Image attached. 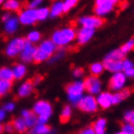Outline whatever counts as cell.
Returning <instances> with one entry per match:
<instances>
[{"label": "cell", "instance_id": "34", "mask_svg": "<svg viewBox=\"0 0 134 134\" xmlns=\"http://www.w3.org/2000/svg\"><path fill=\"white\" fill-rule=\"evenodd\" d=\"M122 132L124 134H134L133 125L131 124H125L122 126Z\"/></svg>", "mask_w": 134, "mask_h": 134}, {"label": "cell", "instance_id": "6", "mask_svg": "<svg viewBox=\"0 0 134 134\" xmlns=\"http://www.w3.org/2000/svg\"><path fill=\"white\" fill-rule=\"evenodd\" d=\"M117 3L115 0H98L96 1L94 12L98 15H104L111 12L115 5Z\"/></svg>", "mask_w": 134, "mask_h": 134}, {"label": "cell", "instance_id": "23", "mask_svg": "<svg viewBox=\"0 0 134 134\" xmlns=\"http://www.w3.org/2000/svg\"><path fill=\"white\" fill-rule=\"evenodd\" d=\"M124 55H125V54L123 53L120 51V49H117V50H115L110 53L105 58V59L113 60V61H123Z\"/></svg>", "mask_w": 134, "mask_h": 134}, {"label": "cell", "instance_id": "10", "mask_svg": "<svg viewBox=\"0 0 134 134\" xmlns=\"http://www.w3.org/2000/svg\"><path fill=\"white\" fill-rule=\"evenodd\" d=\"M126 81V76L122 72H116L111 78L109 82V87L113 90H121Z\"/></svg>", "mask_w": 134, "mask_h": 134}, {"label": "cell", "instance_id": "35", "mask_svg": "<svg viewBox=\"0 0 134 134\" xmlns=\"http://www.w3.org/2000/svg\"><path fill=\"white\" fill-rule=\"evenodd\" d=\"M133 45H134V42H133V39H131L130 41H129L126 44H124L121 48H120V51L126 54L127 52H129V51H131L132 49V47H133Z\"/></svg>", "mask_w": 134, "mask_h": 134}, {"label": "cell", "instance_id": "46", "mask_svg": "<svg viewBox=\"0 0 134 134\" xmlns=\"http://www.w3.org/2000/svg\"><path fill=\"white\" fill-rule=\"evenodd\" d=\"M10 17H11L10 14H9V13H6L5 15H3V16L2 20H3V21L6 22V21H7V20H8L10 19Z\"/></svg>", "mask_w": 134, "mask_h": 134}, {"label": "cell", "instance_id": "15", "mask_svg": "<svg viewBox=\"0 0 134 134\" xmlns=\"http://www.w3.org/2000/svg\"><path fill=\"white\" fill-rule=\"evenodd\" d=\"M23 119L25 122V124L27 127H33L35 126V124L37 122V118L36 116V114L34 112L28 111V110H24L21 113Z\"/></svg>", "mask_w": 134, "mask_h": 134}, {"label": "cell", "instance_id": "27", "mask_svg": "<svg viewBox=\"0 0 134 134\" xmlns=\"http://www.w3.org/2000/svg\"><path fill=\"white\" fill-rule=\"evenodd\" d=\"M3 8L12 11H19L20 8V3L15 0H9L3 4Z\"/></svg>", "mask_w": 134, "mask_h": 134}, {"label": "cell", "instance_id": "33", "mask_svg": "<svg viewBox=\"0 0 134 134\" xmlns=\"http://www.w3.org/2000/svg\"><path fill=\"white\" fill-rule=\"evenodd\" d=\"M41 37V34L37 31H33L28 35V39L29 42H36Z\"/></svg>", "mask_w": 134, "mask_h": 134}, {"label": "cell", "instance_id": "24", "mask_svg": "<svg viewBox=\"0 0 134 134\" xmlns=\"http://www.w3.org/2000/svg\"><path fill=\"white\" fill-rule=\"evenodd\" d=\"M51 129L48 125L46 124H37L34 129L30 132V134H49Z\"/></svg>", "mask_w": 134, "mask_h": 134}, {"label": "cell", "instance_id": "13", "mask_svg": "<svg viewBox=\"0 0 134 134\" xmlns=\"http://www.w3.org/2000/svg\"><path fill=\"white\" fill-rule=\"evenodd\" d=\"M94 30L93 29L83 27L77 34V42L80 44H85L93 37Z\"/></svg>", "mask_w": 134, "mask_h": 134}, {"label": "cell", "instance_id": "20", "mask_svg": "<svg viewBox=\"0 0 134 134\" xmlns=\"http://www.w3.org/2000/svg\"><path fill=\"white\" fill-rule=\"evenodd\" d=\"M106 120L99 119L93 124V129L95 134H104L106 130Z\"/></svg>", "mask_w": 134, "mask_h": 134}, {"label": "cell", "instance_id": "11", "mask_svg": "<svg viewBox=\"0 0 134 134\" xmlns=\"http://www.w3.org/2000/svg\"><path fill=\"white\" fill-rule=\"evenodd\" d=\"M81 25L85 27V28H90V29H94V28H98L101 26L102 24L104 23V20H102L100 17L97 16H85L82 17L79 20Z\"/></svg>", "mask_w": 134, "mask_h": 134}, {"label": "cell", "instance_id": "37", "mask_svg": "<svg viewBox=\"0 0 134 134\" xmlns=\"http://www.w3.org/2000/svg\"><path fill=\"white\" fill-rule=\"evenodd\" d=\"M131 68H132V63L130 60L125 59L122 61V70H127Z\"/></svg>", "mask_w": 134, "mask_h": 134}, {"label": "cell", "instance_id": "3", "mask_svg": "<svg viewBox=\"0 0 134 134\" xmlns=\"http://www.w3.org/2000/svg\"><path fill=\"white\" fill-rule=\"evenodd\" d=\"M34 114L38 115V124H45L52 114V107L48 102L39 101L34 107Z\"/></svg>", "mask_w": 134, "mask_h": 134}, {"label": "cell", "instance_id": "17", "mask_svg": "<svg viewBox=\"0 0 134 134\" xmlns=\"http://www.w3.org/2000/svg\"><path fill=\"white\" fill-rule=\"evenodd\" d=\"M34 85L31 81H27L25 83H24L18 90V94L20 97H26L32 93Z\"/></svg>", "mask_w": 134, "mask_h": 134}, {"label": "cell", "instance_id": "48", "mask_svg": "<svg viewBox=\"0 0 134 134\" xmlns=\"http://www.w3.org/2000/svg\"><path fill=\"white\" fill-rule=\"evenodd\" d=\"M116 134H124V133H123L122 132H118V133H116Z\"/></svg>", "mask_w": 134, "mask_h": 134}, {"label": "cell", "instance_id": "19", "mask_svg": "<svg viewBox=\"0 0 134 134\" xmlns=\"http://www.w3.org/2000/svg\"><path fill=\"white\" fill-rule=\"evenodd\" d=\"M18 27V20L15 17H10V19L6 21L5 31L7 34H13Z\"/></svg>", "mask_w": 134, "mask_h": 134}, {"label": "cell", "instance_id": "42", "mask_svg": "<svg viewBox=\"0 0 134 134\" xmlns=\"http://www.w3.org/2000/svg\"><path fill=\"white\" fill-rule=\"evenodd\" d=\"M4 129H5V131L8 132H13V130H14V128H13V125H12V124L9 123V124H6V125H5V128H4Z\"/></svg>", "mask_w": 134, "mask_h": 134}, {"label": "cell", "instance_id": "2", "mask_svg": "<svg viewBox=\"0 0 134 134\" xmlns=\"http://www.w3.org/2000/svg\"><path fill=\"white\" fill-rule=\"evenodd\" d=\"M75 37V30L72 28H66L55 31L52 35V42L55 46H63L72 42Z\"/></svg>", "mask_w": 134, "mask_h": 134}, {"label": "cell", "instance_id": "21", "mask_svg": "<svg viewBox=\"0 0 134 134\" xmlns=\"http://www.w3.org/2000/svg\"><path fill=\"white\" fill-rule=\"evenodd\" d=\"M12 125H13L14 129H15L20 133L25 132L27 130V126L23 118H17V119L14 120L12 122Z\"/></svg>", "mask_w": 134, "mask_h": 134}, {"label": "cell", "instance_id": "38", "mask_svg": "<svg viewBox=\"0 0 134 134\" xmlns=\"http://www.w3.org/2000/svg\"><path fill=\"white\" fill-rule=\"evenodd\" d=\"M78 134H95V132H94L92 127H88V128L81 130L78 132Z\"/></svg>", "mask_w": 134, "mask_h": 134}, {"label": "cell", "instance_id": "39", "mask_svg": "<svg viewBox=\"0 0 134 134\" xmlns=\"http://www.w3.org/2000/svg\"><path fill=\"white\" fill-rule=\"evenodd\" d=\"M41 3H42V2H41V1H39V0H35V1L30 2V3L27 5L28 9H35V7H37Z\"/></svg>", "mask_w": 134, "mask_h": 134}, {"label": "cell", "instance_id": "18", "mask_svg": "<svg viewBox=\"0 0 134 134\" xmlns=\"http://www.w3.org/2000/svg\"><path fill=\"white\" fill-rule=\"evenodd\" d=\"M130 95V90L129 89H124L120 92H118L112 95V104H118Z\"/></svg>", "mask_w": 134, "mask_h": 134}, {"label": "cell", "instance_id": "31", "mask_svg": "<svg viewBox=\"0 0 134 134\" xmlns=\"http://www.w3.org/2000/svg\"><path fill=\"white\" fill-rule=\"evenodd\" d=\"M71 113H72V110H71V107L69 106H66L64 107L63 109V111L61 112V115H60V120L64 123V122H67L69 118L71 116Z\"/></svg>", "mask_w": 134, "mask_h": 134}, {"label": "cell", "instance_id": "40", "mask_svg": "<svg viewBox=\"0 0 134 134\" xmlns=\"http://www.w3.org/2000/svg\"><path fill=\"white\" fill-rule=\"evenodd\" d=\"M83 73H84V70L81 68H77L74 69V71H73V75L75 76H81L83 75Z\"/></svg>", "mask_w": 134, "mask_h": 134}, {"label": "cell", "instance_id": "30", "mask_svg": "<svg viewBox=\"0 0 134 134\" xmlns=\"http://www.w3.org/2000/svg\"><path fill=\"white\" fill-rule=\"evenodd\" d=\"M37 18V20H44L47 18L50 14V10L46 7H42V8L36 9Z\"/></svg>", "mask_w": 134, "mask_h": 134}, {"label": "cell", "instance_id": "44", "mask_svg": "<svg viewBox=\"0 0 134 134\" xmlns=\"http://www.w3.org/2000/svg\"><path fill=\"white\" fill-rule=\"evenodd\" d=\"M42 80V77L41 76H35L32 81V83H33V85H34V84H37V83H39Z\"/></svg>", "mask_w": 134, "mask_h": 134}, {"label": "cell", "instance_id": "43", "mask_svg": "<svg viewBox=\"0 0 134 134\" xmlns=\"http://www.w3.org/2000/svg\"><path fill=\"white\" fill-rule=\"evenodd\" d=\"M124 72L126 76H133V74H134V69L133 68H129L127 70H124Z\"/></svg>", "mask_w": 134, "mask_h": 134}, {"label": "cell", "instance_id": "8", "mask_svg": "<svg viewBox=\"0 0 134 134\" xmlns=\"http://www.w3.org/2000/svg\"><path fill=\"white\" fill-rule=\"evenodd\" d=\"M84 88L91 94H97L101 90V82L97 76H91L87 77L83 83Z\"/></svg>", "mask_w": 134, "mask_h": 134}, {"label": "cell", "instance_id": "4", "mask_svg": "<svg viewBox=\"0 0 134 134\" xmlns=\"http://www.w3.org/2000/svg\"><path fill=\"white\" fill-rule=\"evenodd\" d=\"M83 82L76 81L69 84L66 87V91L68 93V98L73 104H77L78 102L82 98V93L84 92Z\"/></svg>", "mask_w": 134, "mask_h": 134}, {"label": "cell", "instance_id": "36", "mask_svg": "<svg viewBox=\"0 0 134 134\" xmlns=\"http://www.w3.org/2000/svg\"><path fill=\"white\" fill-rule=\"evenodd\" d=\"M124 120L127 122H129V124H132L134 122V113H133V111H128L127 113H126L124 115Z\"/></svg>", "mask_w": 134, "mask_h": 134}, {"label": "cell", "instance_id": "41", "mask_svg": "<svg viewBox=\"0 0 134 134\" xmlns=\"http://www.w3.org/2000/svg\"><path fill=\"white\" fill-rule=\"evenodd\" d=\"M14 107H15V105H14V103H12V102H8V103L4 105V110L8 111H12V110L14 109Z\"/></svg>", "mask_w": 134, "mask_h": 134}, {"label": "cell", "instance_id": "5", "mask_svg": "<svg viewBox=\"0 0 134 134\" xmlns=\"http://www.w3.org/2000/svg\"><path fill=\"white\" fill-rule=\"evenodd\" d=\"M77 105L81 111L85 112H93L98 108L96 99L91 95H86L85 97H82L78 102Z\"/></svg>", "mask_w": 134, "mask_h": 134}, {"label": "cell", "instance_id": "26", "mask_svg": "<svg viewBox=\"0 0 134 134\" xmlns=\"http://www.w3.org/2000/svg\"><path fill=\"white\" fill-rule=\"evenodd\" d=\"M63 12V3L62 2H55L54 3H53L51 11H50V14L52 17H55L58 16V15H60L61 13Z\"/></svg>", "mask_w": 134, "mask_h": 134}, {"label": "cell", "instance_id": "12", "mask_svg": "<svg viewBox=\"0 0 134 134\" xmlns=\"http://www.w3.org/2000/svg\"><path fill=\"white\" fill-rule=\"evenodd\" d=\"M36 48L32 45V43L27 42L25 44V46L21 51V59L24 62H31L34 60V54Z\"/></svg>", "mask_w": 134, "mask_h": 134}, {"label": "cell", "instance_id": "14", "mask_svg": "<svg viewBox=\"0 0 134 134\" xmlns=\"http://www.w3.org/2000/svg\"><path fill=\"white\" fill-rule=\"evenodd\" d=\"M97 103L102 108H108L112 104V94L108 92L100 93L97 98Z\"/></svg>", "mask_w": 134, "mask_h": 134}, {"label": "cell", "instance_id": "28", "mask_svg": "<svg viewBox=\"0 0 134 134\" xmlns=\"http://www.w3.org/2000/svg\"><path fill=\"white\" fill-rule=\"evenodd\" d=\"M12 88V82L0 80V97L5 95Z\"/></svg>", "mask_w": 134, "mask_h": 134}, {"label": "cell", "instance_id": "22", "mask_svg": "<svg viewBox=\"0 0 134 134\" xmlns=\"http://www.w3.org/2000/svg\"><path fill=\"white\" fill-rule=\"evenodd\" d=\"M13 78L15 79H20L24 76L25 75L26 72V68L23 64H15L12 70Z\"/></svg>", "mask_w": 134, "mask_h": 134}, {"label": "cell", "instance_id": "45", "mask_svg": "<svg viewBox=\"0 0 134 134\" xmlns=\"http://www.w3.org/2000/svg\"><path fill=\"white\" fill-rule=\"evenodd\" d=\"M6 113L3 109H0V121H2L5 119Z\"/></svg>", "mask_w": 134, "mask_h": 134}, {"label": "cell", "instance_id": "49", "mask_svg": "<svg viewBox=\"0 0 134 134\" xmlns=\"http://www.w3.org/2000/svg\"><path fill=\"white\" fill-rule=\"evenodd\" d=\"M3 3V1H2V0H0V4H1Z\"/></svg>", "mask_w": 134, "mask_h": 134}, {"label": "cell", "instance_id": "1", "mask_svg": "<svg viewBox=\"0 0 134 134\" xmlns=\"http://www.w3.org/2000/svg\"><path fill=\"white\" fill-rule=\"evenodd\" d=\"M56 46L52 41L46 40L44 41L39 47L36 48L34 60L36 63H40L46 59H48L52 56L53 53L55 51Z\"/></svg>", "mask_w": 134, "mask_h": 134}, {"label": "cell", "instance_id": "25", "mask_svg": "<svg viewBox=\"0 0 134 134\" xmlns=\"http://www.w3.org/2000/svg\"><path fill=\"white\" fill-rule=\"evenodd\" d=\"M13 78V74L12 70L8 68H0V80L11 81Z\"/></svg>", "mask_w": 134, "mask_h": 134}, {"label": "cell", "instance_id": "47", "mask_svg": "<svg viewBox=\"0 0 134 134\" xmlns=\"http://www.w3.org/2000/svg\"><path fill=\"white\" fill-rule=\"evenodd\" d=\"M3 130V126H2L1 124H0V134H1V133H2Z\"/></svg>", "mask_w": 134, "mask_h": 134}, {"label": "cell", "instance_id": "9", "mask_svg": "<svg viewBox=\"0 0 134 134\" xmlns=\"http://www.w3.org/2000/svg\"><path fill=\"white\" fill-rule=\"evenodd\" d=\"M20 21L23 25H33L37 20L36 9H26L20 12Z\"/></svg>", "mask_w": 134, "mask_h": 134}, {"label": "cell", "instance_id": "7", "mask_svg": "<svg viewBox=\"0 0 134 134\" xmlns=\"http://www.w3.org/2000/svg\"><path fill=\"white\" fill-rule=\"evenodd\" d=\"M26 41L24 38H15L7 46L6 54L8 56H15L22 51Z\"/></svg>", "mask_w": 134, "mask_h": 134}, {"label": "cell", "instance_id": "16", "mask_svg": "<svg viewBox=\"0 0 134 134\" xmlns=\"http://www.w3.org/2000/svg\"><path fill=\"white\" fill-rule=\"evenodd\" d=\"M103 68L107 69L110 72H120V71L122 70V61H113L104 59Z\"/></svg>", "mask_w": 134, "mask_h": 134}, {"label": "cell", "instance_id": "29", "mask_svg": "<svg viewBox=\"0 0 134 134\" xmlns=\"http://www.w3.org/2000/svg\"><path fill=\"white\" fill-rule=\"evenodd\" d=\"M90 71L92 75H93L94 76H97L102 72L103 66L100 63H95V64H93L90 66Z\"/></svg>", "mask_w": 134, "mask_h": 134}, {"label": "cell", "instance_id": "32", "mask_svg": "<svg viewBox=\"0 0 134 134\" xmlns=\"http://www.w3.org/2000/svg\"><path fill=\"white\" fill-rule=\"evenodd\" d=\"M77 1L76 0H67L63 3V12H68L72 7H73L76 4Z\"/></svg>", "mask_w": 134, "mask_h": 134}]
</instances>
